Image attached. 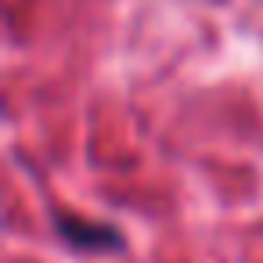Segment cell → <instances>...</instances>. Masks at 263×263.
<instances>
[{
    "label": "cell",
    "mask_w": 263,
    "mask_h": 263,
    "mask_svg": "<svg viewBox=\"0 0 263 263\" xmlns=\"http://www.w3.org/2000/svg\"><path fill=\"white\" fill-rule=\"evenodd\" d=\"M62 231V238L76 249H123V234L116 227L105 223H87V220H72V216H58L54 223Z\"/></svg>",
    "instance_id": "6da1fadb"
}]
</instances>
